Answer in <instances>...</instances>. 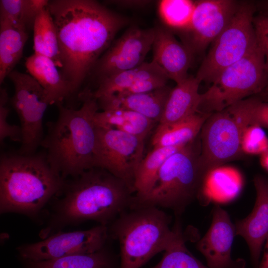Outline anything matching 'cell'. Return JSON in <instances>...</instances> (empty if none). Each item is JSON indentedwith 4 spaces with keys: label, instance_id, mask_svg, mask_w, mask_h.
I'll use <instances>...</instances> for the list:
<instances>
[{
    "label": "cell",
    "instance_id": "8992f818",
    "mask_svg": "<svg viewBox=\"0 0 268 268\" xmlns=\"http://www.w3.org/2000/svg\"><path fill=\"white\" fill-rule=\"evenodd\" d=\"M200 134L165 161L150 191L134 200L131 208L156 206L167 208L180 215L196 199H201L208 175L200 167Z\"/></svg>",
    "mask_w": 268,
    "mask_h": 268
},
{
    "label": "cell",
    "instance_id": "cb8c5ba5",
    "mask_svg": "<svg viewBox=\"0 0 268 268\" xmlns=\"http://www.w3.org/2000/svg\"><path fill=\"white\" fill-rule=\"evenodd\" d=\"M185 145L153 148L142 158L135 172L133 186L134 200L144 197L150 191L163 163L169 157Z\"/></svg>",
    "mask_w": 268,
    "mask_h": 268
},
{
    "label": "cell",
    "instance_id": "9c48e42d",
    "mask_svg": "<svg viewBox=\"0 0 268 268\" xmlns=\"http://www.w3.org/2000/svg\"><path fill=\"white\" fill-rule=\"evenodd\" d=\"M8 76L14 88L11 103L21 129L18 153L33 154L43 139V117L51 104L44 89L30 74L13 70Z\"/></svg>",
    "mask_w": 268,
    "mask_h": 268
},
{
    "label": "cell",
    "instance_id": "d590c367",
    "mask_svg": "<svg viewBox=\"0 0 268 268\" xmlns=\"http://www.w3.org/2000/svg\"><path fill=\"white\" fill-rule=\"evenodd\" d=\"M109 3L127 7H139L144 6L149 4V0H112Z\"/></svg>",
    "mask_w": 268,
    "mask_h": 268
},
{
    "label": "cell",
    "instance_id": "7c38bea8",
    "mask_svg": "<svg viewBox=\"0 0 268 268\" xmlns=\"http://www.w3.org/2000/svg\"><path fill=\"white\" fill-rule=\"evenodd\" d=\"M106 225L86 230L59 232L46 239L18 248L22 258L31 261H46L102 250L108 237Z\"/></svg>",
    "mask_w": 268,
    "mask_h": 268
},
{
    "label": "cell",
    "instance_id": "f546056e",
    "mask_svg": "<svg viewBox=\"0 0 268 268\" xmlns=\"http://www.w3.org/2000/svg\"><path fill=\"white\" fill-rule=\"evenodd\" d=\"M195 1L187 0L160 1L159 11L165 24L170 28L184 32L191 24Z\"/></svg>",
    "mask_w": 268,
    "mask_h": 268
},
{
    "label": "cell",
    "instance_id": "4dcf8cb0",
    "mask_svg": "<svg viewBox=\"0 0 268 268\" xmlns=\"http://www.w3.org/2000/svg\"><path fill=\"white\" fill-rule=\"evenodd\" d=\"M184 237L170 246L153 268H210L194 257L186 247Z\"/></svg>",
    "mask_w": 268,
    "mask_h": 268
},
{
    "label": "cell",
    "instance_id": "1f68e13d",
    "mask_svg": "<svg viewBox=\"0 0 268 268\" xmlns=\"http://www.w3.org/2000/svg\"><path fill=\"white\" fill-rule=\"evenodd\" d=\"M241 148L244 154L261 155L268 149V137L263 128L252 125L243 132Z\"/></svg>",
    "mask_w": 268,
    "mask_h": 268
},
{
    "label": "cell",
    "instance_id": "2e32d148",
    "mask_svg": "<svg viewBox=\"0 0 268 268\" xmlns=\"http://www.w3.org/2000/svg\"><path fill=\"white\" fill-rule=\"evenodd\" d=\"M256 200L252 212L235 224L236 235L246 241L255 266L258 265L264 243L268 237V179L261 175L254 178Z\"/></svg>",
    "mask_w": 268,
    "mask_h": 268
},
{
    "label": "cell",
    "instance_id": "83f0119b",
    "mask_svg": "<svg viewBox=\"0 0 268 268\" xmlns=\"http://www.w3.org/2000/svg\"><path fill=\"white\" fill-rule=\"evenodd\" d=\"M245 129L252 125L268 129V102L253 96L226 108Z\"/></svg>",
    "mask_w": 268,
    "mask_h": 268
},
{
    "label": "cell",
    "instance_id": "d6a6232c",
    "mask_svg": "<svg viewBox=\"0 0 268 268\" xmlns=\"http://www.w3.org/2000/svg\"><path fill=\"white\" fill-rule=\"evenodd\" d=\"M9 100L6 89L0 88V141L7 138L14 141L21 142V129L20 126L11 125L7 121L9 109L7 107Z\"/></svg>",
    "mask_w": 268,
    "mask_h": 268
},
{
    "label": "cell",
    "instance_id": "277c9868",
    "mask_svg": "<svg viewBox=\"0 0 268 268\" xmlns=\"http://www.w3.org/2000/svg\"><path fill=\"white\" fill-rule=\"evenodd\" d=\"M65 180L45 154H3L0 160V211L34 217L55 196Z\"/></svg>",
    "mask_w": 268,
    "mask_h": 268
},
{
    "label": "cell",
    "instance_id": "e575fe53",
    "mask_svg": "<svg viewBox=\"0 0 268 268\" xmlns=\"http://www.w3.org/2000/svg\"><path fill=\"white\" fill-rule=\"evenodd\" d=\"M169 79L167 75H162L141 80L135 82L123 91L116 94L128 95L150 92L166 85Z\"/></svg>",
    "mask_w": 268,
    "mask_h": 268
},
{
    "label": "cell",
    "instance_id": "8fae6325",
    "mask_svg": "<svg viewBox=\"0 0 268 268\" xmlns=\"http://www.w3.org/2000/svg\"><path fill=\"white\" fill-rule=\"evenodd\" d=\"M96 134L93 167L104 169L122 179L134 192L135 172L144 157V139L96 126Z\"/></svg>",
    "mask_w": 268,
    "mask_h": 268
},
{
    "label": "cell",
    "instance_id": "44dd1931",
    "mask_svg": "<svg viewBox=\"0 0 268 268\" xmlns=\"http://www.w3.org/2000/svg\"><path fill=\"white\" fill-rule=\"evenodd\" d=\"M211 114L197 112L171 123L158 124L151 139L153 148L184 145L194 139Z\"/></svg>",
    "mask_w": 268,
    "mask_h": 268
},
{
    "label": "cell",
    "instance_id": "5bb4252c",
    "mask_svg": "<svg viewBox=\"0 0 268 268\" xmlns=\"http://www.w3.org/2000/svg\"><path fill=\"white\" fill-rule=\"evenodd\" d=\"M154 35V28H130L99 59L93 69L95 74L101 80L139 66L152 47Z\"/></svg>",
    "mask_w": 268,
    "mask_h": 268
},
{
    "label": "cell",
    "instance_id": "484cf974",
    "mask_svg": "<svg viewBox=\"0 0 268 268\" xmlns=\"http://www.w3.org/2000/svg\"><path fill=\"white\" fill-rule=\"evenodd\" d=\"M33 29L34 53L51 59L60 70L62 65L58 34L47 5L38 14Z\"/></svg>",
    "mask_w": 268,
    "mask_h": 268
},
{
    "label": "cell",
    "instance_id": "f35d334b",
    "mask_svg": "<svg viewBox=\"0 0 268 268\" xmlns=\"http://www.w3.org/2000/svg\"><path fill=\"white\" fill-rule=\"evenodd\" d=\"M260 163L262 166L268 172V149L260 155Z\"/></svg>",
    "mask_w": 268,
    "mask_h": 268
},
{
    "label": "cell",
    "instance_id": "4fadbf2b",
    "mask_svg": "<svg viewBox=\"0 0 268 268\" xmlns=\"http://www.w3.org/2000/svg\"><path fill=\"white\" fill-rule=\"evenodd\" d=\"M240 3L233 0L195 1L190 26L182 33L183 44L193 54L203 52L228 25Z\"/></svg>",
    "mask_w": 268,
    "mask_h": 268
},
{
    "label": "cell",
    "instance_id": "e0dca14e",
    "mask_svg": "<svg viewBox=\"0 0 268 268\" xmlns=\"http://www.w3.org/2000/svg\"><path fill=\"white\" fill-rule=\"evenodd\" d=\"M152 45L154 62L176 84L187 78L191 65L193 53L176 39L169 29L162 26L154 28Z\"/></svg>",
    "mask_w": 268,
    "mask_h": 268
},
{
    "label": "cell",
    "instance_id": "ba28073f",
    "mask_svg": "<svg viewBox=\"0 0 268 268\" xmlns=\"http://www.w3.org/2000/svg\"><path fill=\"white\" fill-rule=\"evenodd\" d=\"M254 2L242 1L224 30L212 42L196 78L212 83L224 69L247 55L258 44L254 26Z\"/></svg>",
    "mask_w": 268,
    "mask_h": 268
},
{
    "label": "cell",
    "instance_id": "7402d4cb",
    "mask_svg": "<svg viewBox=\"0 0 268 268\" xmlns=\"http://www.w3.org/2000/svg\"><path fill=\"white\" fill-rule=\"evenodd\" d=\"M94 122L96 127L121 131L144 139L156 123L139 113L123 109L98 111Z\"/></svg>",
    "mask_w": 268,
    "mask_h": 268
},
{
    "label": "cell",
    "instance_id": "603a6c76",
    "mask_svg": "<svg viewBox=\"0 0 268 268\" xmlns=\"http://www.w3.org/2000/svg\"><path fill=\"white\" fill-rule=\"evenodd\" d=\"M28 32L16 25L0 21V83L13 71L23 54Z\"/></svg>",
    "mask_w": 268,
    "mask_h": 268
},
{
    "label": "cell",
    "instance_id": "52a82bcc",
    "mask_svg": "<svg viewBox=\"0 0 268 268\" xmlns=\"http://www.w3.org/2000/svg\"><path fill=\"white\" fill-rule=\"evenodd\" d=\"M211 84L201 94L199 112L220 111L248 97L266 92L268 74L258 43L244 57L221 72Z\"/></svg>",
    "mask_w": 268,
    "mask_h": 268
},
{
    "label": "cell",
    "instance_id": "ffe728a7",
    "mask_svg": "<svg viewBox=\"0 0 268 268\" xmlns=\"http://www.w3.org/2000/svg\"><path fill=\"white\" fill-rule=\"evenodd\" d=\"M200 83L195 76H188L176 84L171 89L158 124L177 122L198 112L201 101Z\"/></svg>",
    "mask_w": 268,
    "mask_h": 268
},
{
    "label": "cell",
    "instance_id": "ac0fdd59",
    "mask_svg": "<svg viewBox=\"0 0 268 268\" xmlns=\"http://www.w3.org/2000/svg\"><path fill=\"white\" fill-rule=\"evenodd\" d=\"M172 88L167 85L151 91L128 95L115 94L97 99L102 111L123 109L159 123Z\"/></svg>",
    "mask_w": 268,
    "mask_h": 268
},
{
    "label": "cell",
    "instance_id": "74e56055",
    "mask_svg": "<svg viewBox=\"0 0 268 268\" xmlns=\"http://www.w3.org/2000/svg\"><path fill=\"white\" fill-rule=\"evenodd\" d=\"M258 268H268V237L266 241L264 257Z\"/></svg>",
    "mask_w": 268,
    "mask_h": 268
},
{
    "label": "cell",
    "instance_id": "d6986e66",
    "mask_svg": "<svg viewBox=\"0 0 268 268\" xmlns=\"http://www.w3.org/2000/svg\"><path fill=\"white\" fill-rule=\"evenodd\" d=\"M29 73L44 89L51 105L58 104L72 94L70 87L51 59L33 53L25 63Z\"/></svg>",
    "mask_w": 268,
    "mask_h": 268
},
{
    "label": "cell",
    "instance_id": "836d02e7",
    "mask_svg": "<svg viewBox=\"0 0 268 268\" xmlns=\"http://www.w3.org/2000/svg\"><path fill=\"white\" fill-rule=\"evenodd\" d=\"M253 23L257 42L263 52L268 74V17L259 14L254 17ZM266 93L268 94V87Z\"/></svg>",
    "mask_w": 268,
    "mask_h": 268
},
{
    "label": "cell",
    "instance_id": "d4e9b609",
    "mask_svg": "<svg viewBox=\"0 0 268 268\" xmlns=\"http://www.w3.org/2000/svg\"><path fill=\"white\" fill-rule=\"evenodd\" d=\"M162 75H167L154 62H144L135 68L101 80L97 88L91 93L97 99L120 93L138 81Z\"/></svg>",
    "mask_w": 268,
    "mask_h": 268
},
{
    "label": "cell",
    "instance_id": "5b68a950",
    "mask_svg": "<svg viewBox=\"0 0 268 268\" xmlns=\"http://www.w3.org/2000/svg\"><path fill=\"white\" fill-rule=\"evenodd\" d=\"M121 214L112 231L119 242L120 268H140L157 254L185 237L178 223L156 206L131 208Z\"/></svg>",
    "mask_w": 268,
    "mask_h": 268
},
{
    "label": "cell",
    "instance_id": "3957f363",
    "mask_svg": "<svg viewBox=\"0 0 268 268\" xmlns=\"http://www.w3.org/2000/svg\"><path fill=\"white\" fill-rule=\"evenodd\" d=\"M79 96L82 105L78 109L58 104V118L49 123L47 134L41 143L48 162L65 180L93 167L94 117L99 107L91 90H85Z\"/></svg>",
    "mask_w": 268,
    "mask_h": 268
},
{
    "label": "cell",
    "instance_id": "7a4b0ae2",
    "mask_svg": "<svg viewBox=\"0 0 268 268\" xmlns=\"http://www.w3.org/2000/svg\"><path fill=\"white\" fill-rule=\"evenodd\" d=\"M65 180L52 218V228L94 220L106 225L131 207L134 197L122 179L107 170L92 167Z\"/></svg>",
    "mask_w": 268,
    "mask_h": 268
},
{
    "label": "cell",
    "instance_id": "4316f807",
    "mask_svg": "<svg viewBox=\"0 0 268 268\" xmlns=\"http://www.w3.org/2000/svg\"><path fill=\"white\" fill-rule=\"evenodd\" d=\"M48 2L45 0H0V21L27 31L33 28L38 14Z\"/></svg>",
    "mask_w": 268,
    "mask_h": 268
},
{
    "label": "cell",
    "instance_id": "f1b7e54d",
    "mask_svg": "<svg viewBox=\"0 0 268 268\" xmlns=\"http://www.w3.org/2000/svg\"><path fill=\"white\" fill-rule=\"evenodd\" d=\"M29 268H110V261L103 249L91 254H78L59 259L28 261Z\"/></svg>",
    "mask_w": 268,
    "mask_h": 268
},
{
    "label": "cell",
    "instance_id": "30bf717a",
    "mask_svg": "<svg viewBox=\"0 0 268 268\" xmlns=\"http://www.w3.org/2000/svg\"><path fill=\"white\" fill-rule=\"evenodd\" d=\"M244 130L225 109L211 113L200 133L201 151L199 165L207 175L223 164L244 155L241 148Z\"/></svg>",
    "mask_w": 268,
    "mask_h": 268
},
{
    "label": "cell",
    "instance_id": "6da1fadb",
    "mask_svg": "<svg viewBox=\"0 0 268 268\" xmlns=\"http://www.w3.org/2000/svg\"><path fill=\"white\" fill-rule=\"evenodd\" d=\"M56 28L60 70L76 92L128 20L92 0H48Z\"/></svg>",
    "mask_w": 268,
    "mask_h": 268
},
{
    "label": "cell",
    "instance_id": "9a60e30c",
    "mask_svg": "<svg viewBox=\"0 0 268 268\" xmlns=\"http://www.w3.org/2000/svg\"><path fill=\"white\" fill-rule=\"evenodd\" d=\"M236 236L235 224L228 213L219 205L212 210V219L207 232L197 243L210 268H245L243 259L233 260L231 248Z\"/></svg>",
    "mask_w": 268,
    "mask_h": 268
},
{
    "label": "cell",
    "instance_id": "8d00e7d4",
    "mask_svg": "<svg viewBox=\"0 0 268 268\" xmlns=\"http://www.w3.org/2000/svg\"><path fill=\"white\" fill-rule=\"evenodd\" d=\"M257 10L259 9L260 14L268 17V0L259 1L256 4Z\"/></svg>",
    "mask_w": 268,
    "mask_h": 268
}]
</instances>
